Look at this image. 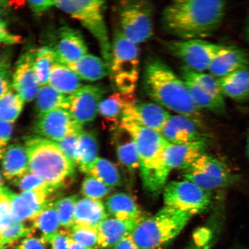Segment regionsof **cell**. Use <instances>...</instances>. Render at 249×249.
<instances>
[{"label": "cell", "instance_id": "cell-1", "mask_svg": "<svg viewBox=\"0 0 249 249\" xmlns=\"http://www.w3.org/2000/svg\"><path fill=\"white\" fill-rule=\"evenodd\" d=\"M227 6L221 0H176L163 9L161 26L178 39H204L222 25Z\"/></svg>", "mask_w": 249, "mask_h": 249}, {"label": "cell", "instance_id": "cell-2", "mask_svg": "<svg viewBox=\"0 0 249 249\" xmlns=\"http://www.w3.org/2000/svg\"><path fill=\"white\" fill-rule=\"evenodd\" d=\"M143 86L148 97L155 104L188 118L202 127L201 109L192 100L181 77L163 61L152 57L146 61Z\"/></svg>", "mask_w": 249, "mask_h": 249}, {"label": "cell", "instance_id": "cell-3", "mask_svg": "<svg viewBox=\"0 0 249 249\" xmlns=\"http://www.w3.org/2000/svg\"><path fill=\"white\" fill-rule=\"evenodd\" d=\"M119 128L135 143L145 191L152 196H158L166 186L170 173L164 160L165 149L170 142L160 133L132 122H121Z\"/></svg>", "mask_w": 249, "mask_h": 249}, {"label": "cell", "instance_id": "cell-4", "mask_svg": "<svg viewBox=\"0 0 249 249\" xmlns=\"http://www.w3.org/2000/svg\"><path fill=\"white\" fill-rule=\"evenodd\" d=\"M29 171L54 190L67 185L74 176L75 166L68 160L57 142L38 136L25 140Z\"/></svg>", "mask_w": 249, "mask_h": 249}, {"label": "cell", "instance_id": "cell-5", "mask_svg": "<svg viewBox=\"0 0 249 249\" xmlns=\"http://www.w3.org/2000/svg\"><path fill=\"white\" fill-rule=\"evenodd\" d=\"M192 217L164 207L155 215L144 218L130 236L139 249H163L179 235Z\"/></svg>", "mask_w": 249, "mask_h": 249}, {"label": "cell", "instance_id": "cell-6", "mask_svg": "<svg viewBox=\"0 0 249 249\" xmlns=\"http://www.w3.org/2000/svg\"><path fill=\"white\" fill-rule=\"evenodd\" d=\"M106 2L101 0H55V7L76 20L91 34L110 68L111 42L105 18Z\"/></svg>", "mask_w": 249, "mask_h": 249}, {"label": "cell", "instance_id": "cell-7", "mask_svg": "<svg viewBox=\"0 0 249 249\" xmlns=\"http://www.w3.org/2000/svg\"><path fill=\"white\" fill-rule=\"evenodd\" d=\"M138 45L127 39L120 29L114 33L111 42L110 73L118 92L133 93L140 74V54Z\"/></svg>", "mask_w": 249, "mask_h": 249}, {"label": "cell", "instance_id": "cell-8", "mask_svg": "<svg viewBox=\"0 0 249 249\" xmlns=\"http://www.w3.org/2000/svg\"><path fill=\"white\" fill-rule=\"evenodd\" d=\"M120 30L136 45L147 41L154 35V7L147 1H124L118 5Z\"/></svg>", "mask_w": 249, "mask_h": 249}, {"label": "cell", "instance_id": "cell-9", "mask_svg": "<svg viewBox=\"0 0 249 249\" xmlns=\"http://www.w3.org/2000/svg\"><path fill=\"white\" fill-rule=\"evenodd\" d=\"M165 207L191 214L194 217L205 213L213 203L212 193L189 180L171 181L163 189Z\"/></svg>", "mask_w": 249, "mask_h": 249}, {"label": "cell", "instance_id": "cell-10", "mask_svg": "<svg viewBox=\"0 0 249 249\" xmlns=\"http://www.w3.org/2000/svg\"><path fill=\"white\" fill-rule=\"evenodd\" d=\"M163 46L171 55L183 62L185 67L200 72L208 71L212 60L223 46L205 39L165 40Z\"/></svg>", "mask_w": 249, "mask_h": 249}, {"label": "cell", "instance_id": "cell-11", "mask_svg": "<svg viewBox=\"0 0 249 249\" xmlns=\"http://www.w3.org/2000/svg\"><path fill=\"white\" fill-rule=\"evenodd\" d=\"M34 129L38 136L58 142L82 131L83 127L74 120L69 110L60 108L38 114Z\"/></svg>", "mask_w": 249, "mask_h": 249}, {"label": "cell", "instance_id": "cell-12", "mask_svg": "<svg viewBox=\"0 0 249 249\" xmlns=\"http://www.w3.org/2000/svg\"><path fill=\"white\" fill-rule=\"evenodd\" d=\"M106 93L107 88L104 86L88 85L82 86L69 96L68 110L80 126L83 127L95 120Z\"/></svg>", "mask_w": 249, "mask_h": 249}, {"label": "cell", "instance_id": "cell-13", "mask_svg": "<svg viewBox=\"0 0 249 249\" xmlns=\"http://www.w3.org/2000/svg\"><path fill=\"white\" fill-rule=\"evenodd\" d=\"M170 116L166 108L154 102L138 101L124 110L121 122H132L160 133Z\"/></svg>", "mask_w": 249, "mask_h": 249}, {"label": "cell", "instance_id": "cell-14", "mask_svg": "<svg viewBox=\"0 0 249 249\" xmlns=\"http://www.w3.org/2000/svg\"><path fill=\"white\" fill-rule=\"evenodd\" d=\"M54 192L51 190L22 192L15 194L12 200L11 215L18 222L33 221L50 202Z\"/></svg>", "mask_w": 249, "mask_h": 249}, {"label": "cell", "instance_id": "cell-15", "mask_svg": "<svg viewBox=\"0 0 249 249\" xmlns=\"http://www.w3.org/2000/svg\"><path fill=\"white\" fill-rule=\"evenodd\" d=\"M201 127L188 118L178 114L171 115L160 133L171 144L207 141L208 136L202 131Z\"/></svg>", "mask_w": 249, "mask_h": 249}, {"label": "cell", "instance_id": "cell-16", "mask_svg": "<svg viewBox=\"0 0 249 249\" xmlns=\"http://www.w3.org/2000/svg\"><path fill=\"white\" fill-rule=\"evenodd\" d=\"M35 53L29 51L21 56L12 75V88L25 102L34 100L40 87L33 69Z\"/></svg>", "mask_w": 249, "mask_h": 249}, {"label": "cell", "instance_id": "cell-17", "mask_svg": "<svg viewBox=\"0 0 249 249\" xmlns=\"http://www.w3.org/2000/svg\"><path fill=\"white\" fill-rule=\"evenodd\" d=\"M53 49L58 62L64 65L74 63L89 54L82 33L68 26L61 28L57 45Z\"/></svg>", "mask_w": 249, "mask_h": 249}, {"label": "cell", "instance_id": "cell-18", "mask_svg": "<svg viewBox=\"0 0 249 249\" xmlns=\"http://www.w3.org/2000/svg\"><path fill=\"white\" fill-rule=\"evenodd\" d=\"M207 141H201L183 144H170L165 149V164L170 171L173 169L185 170L200 157L206 153Z\"/></svg>", "mask_w": 249, "mask_h": 249}, {"label": "cell", "instance_id": "cell-19", "mask_svg": "<svg viewBox=\"0 0 249 249\" xmlns=\"http://www.w3.org/2000/svg\"><path fill=\"white\" fill-rule=\"evenodd\" d=\"M248 67L249 58L245 52L236 47L223 45L212 60L208 71L219 79Z\"/></svg>", "mask_w": 249, "mask_h": 249}, {"label": "cell", "instance_id": "cell-20", "mask_svg": "<svg viewBox=\"0 0 249 249\" xmlns=\"http://www.w3.org/2000/svg\"><path fill=\"white\" fill-rule=\"evenodd\" d=\"M144 218L125 220L108 218L96 229L98 235V246L103 249L114 247L124 238L131 235L136 226Z\"/></svg>", "mask_w": 249, "mask_h": 249}, {"label": "cell", "instance_id": "cell-21", "mask_svg": "<svg viewBox=\"0 0 249 249\" xmlns=\"http://www.w3.org/2000/svg\"><path fill=\"white\" fill-rule=\"evenodd\" d=\"M1 160L2 175L9 180L14 181L29 171V158L24 145H8Z\"/></svg>", "mask_w": 249, "mask_h": 249}, {"label": "cell", "instance_id": "cell-22", "mask_svg": "<svg viewBox=\"0 0 249 249\" xmlns=\"http://www.w3.org/2000/svg\"><path fill=\"white\" fill-rule=\"evenodd\" d=\"M108 217V214L101 201L89 198L77 200L74 210V225L96 230Z\"/></svg>", "mask_w": 249, "mask_h": 249}, {"label": "cell", "instance_id": "cell-23", "mask_svg": "<svg viewBox=\"0 0 249 249\" xmlns=\"http://www.w3.org/2000/svg\"><path fill=\"white\" fill-rule=\"evenodd\" d=\"M223 96L236 101L249 99V67L234 71L217 79Z\"/></svg>", "mask_w": 249, "mask_h": 249}, {"label": "cell", "instance_id": "cell-24", "mask_svg": "<svg viewBox=\"0 0 249 249\" xmlns=\"http://www.w3.org/2000/svg\"><path fill=\"white\" fill-rule=\"evenodd\" d=\"M81 80L95 82L109 75L110 70L104 59L87 54L80 60L66 65Z\"/></svg>", "mask_w": 249, "mask_h": 249}, {"label": "cell", "instance_id": "cell-25", "mask_svg": "<svg viewBox=\"0 0 249 249\" xmlns=\"http://www.w3.org/2000/svg\"><path fill=\"white\" fill-rule=\"evenodd\" d=\"M138 99L135 93L114 92L103 99L99 105V113L110 123L121 122L123 112L135 104Z\"/></svg>", "mask_w": 249, "mask_h": 249}, {"label": "cell", "instance_id": "cell-26", "mask_svg": "<svg viewBox=\"0 0 249 249\" xmlns=\"http://www.w3.org/2000/svg\"><path fill=\"white\" fill-rule=\"evenodd\" d=\"M48 85L68 96L75 92L83 86L80 77L67 65L60 62L53 67Z\"/></svg>", "mask_w": 249, "mask_h": 249}, {"label": "cell", "instance_id": "cell-27", "mask_svg": "<svg viewBox=\"0 0 249 249\" xmlns=\"http://www.w3.org/2000/svg\"><path fill=\"white\" fill-rule=\"evenodd\" d=\"M181 76V75H180ZM195 105L200 109H205L218 115L226 113L225 100H220L189 77L181 76Z\"/></svg>", "mask_w": 249, "mask_h": 249}, {"label": "cell", "instance_id": "cell-28", "mask_svg": "<svg viewBox=\"0 0 249 249\" xmlns=\"http://www.w3.org/2000/svg\"><path fill=\"white\" fill-rule=\"evenodd\" d=\"M106 205L108 213L118 219L137 220L142 217L135 199L124 193L109 196Z\"/></svg>", "mask_w": 249, "mask_h": 249}, {"label": "cell", "instance_id": "cell-29", "mask_svg": "<svg viewBox=\"0 0 249 249\" xmlns=\"http://www.w3.org/2000/svg\"><path fill=\"white\" fill-rule=\"evenodd\" d=\"M99 147L94 133L82 130L80 132L77 147V166L81 172L88 174L98 158Z\"/></svg>", "mask_w": 249, "mask_h": 249}, {"label": "cell", "instance_id": "cell-30", "mask_svg": "<svg viewBox=\"0 0 249 249\" xmlns=\"http://www.w3.org/2000/svg\"><path fill=\"white\" fill-rule=\"evenodd\" d=\"M183 171L216 178H229L236 176L222 160L207 152L201 155L191 166Z\"/></svg>", "mask_w": 249, "mask_h": 249}, {"label": "cell", "instance_id": "cell-31", "mask_svg": "<svg viewBox=\"0 0 249 249\" xmlns=\"http://www.w3.org/2000/svg\"><path fill=\"white\" fill-rule=\"evenodd\" d=\"M32 233L31 227L27 226L24 222L14 220L12 215L6 217L0 224V249H8Z\"/></svg>", "mask_w": 249, "mask_h": 249}, {"label": "cell", "instance_id": "cell-32", "mask_svg": "<svg viewBox=\"0 0 249 249\" xmlns=\"http://www.w3.org/2000/svg\"><path fill=\"white\" fill-rule=\"evenodd\" d=\"M36 107L38 114L57 109L69 108V96L62 94L48 85L39 87L36 96Z\"/></svg>", "mask_w": 249, "mask_h": 249}, {"label": "cell", "instance_id": "cell-33", "mask_svg": "<svg viewBox=\"0 0 249 249\" xmlns=\"http://www.w3.org/2000/svg\"><path fill=\"white\" fill-rule=\"evenodd\" d=\"M31 229L33 233L38 231L41 234V240L45 243L48 239L58 231L60 220L56 209L55 201L50 202L35 219L33 221Z\"/></svg>", "mask_w": 249, "mask_h": 249}, {"label": "cell", "instance_id": "cell-34", "mask_svg": "<svg viewBox=\"0 0 249 249\" xmlns=\"http://www.w3.org/2000/svg\"><path fill=\"white\" fill-rule=\"evenodd\" d=\"M58 62L53 48L43 46L36 50L34 58L33 69L39 87L48 85L52 68Z\"/></svg>", "mask_w": 249, "mask_h": 249}, {"label": "cell", "instance_id": "cell-35", "mask_svg": "<svg viewBox=\"0 0 249 249\" xmlns=\"http://www.w3.org/2000/svg\"><path fill=\"white\" fill-rule=\"evenodd\" d=\"M109 188L119 186L121 178L116 164L104 158H98L88 173Z\"/></svg>", "mask_w": 249, "mask_h": 249}, {"label": "cell", "instance_id": "cell-36", "mask_svg": "<svg viewBox=\"0 0 249 249\" xmlns=\"http://www.w3.org/2000/svg\"><path fill=\"white\" fill-rule=\"evenodd\" d=\"M24 104L20 95L9 89L0 98V121L13 124L20 116Z\"/></svg>", "mask_w": 249, "mask_h": 249}, {"label": "cell", "instance_id": "cell-37", "mask_svg": "<svg viewBox=\"0 0 249 249\" xmlns=\"http://www.w3.org/2000/svg\"><path fill=\"white\" fill-rule=\"evenodd\" d=\"M219 227L212 220V223L199 227L195 230L191 241L184 249H213L216 242Z\"/></svg>", "mask_w": 249, "mask_h": 249}, {"label": "cell", "instance_id": "cell-38", "mask_svg": "<svg viewBox=\"0 0 249 249\" xmlns=\"http://www.w3.org/2000/svg\"><path fill=\"white\" fill-rule=\"evenodd\" d=\"M180 75L189 77L217 98L225 100L215 77L209 73L191 70L185 66L180 68Z\"/></svg>", "mask_w": 249, "mask_h": 249}, {"label": "cell", "instance_id": "cell-39", "mask_svg": "<svg viewBox=\"0 0 249 249\" xmlns=\"http://www.w3.org/2000/svg\"><path fill=\"white\" fill-rule=\"evenodd\" d=\"M117 155L119 161L130 173L139 169V157L135 142L130 138L129 141L118 144Z\"/></svg>", "mask_w": 249, "mask_h": 249}, {"label": "cell", "instance_id": "cell-40", "mask_svg": "<svg viewBox=\"0 0 249 249\" xmlns=\"http://www.w3.org/2000/svg\"><path fill=\"white\" fill-rule=\"evenodd\" d=\"M77 200V196L73 195L55 201L60 226L65 229H71L75 225L74 210Z\"/></svg>", "mask_w": 249, "mask_h": 249}, {"label": "cell", "instance_id": "cell-41", "mask_svg": "<svg viewBox=\"0 0 249 249\" xmlns=\"http://www.w3.org/2000/svg\"><path fill=\"white\" fill-rule=\"evenodd\" d=\"M71 229L70 237L77 244L91 249L98 245V235L96 229L79 225H74Z\"/></svg>", "mask_w": 249, "mask_h": 249}, {"label": "cell", "instance_id": "cell-42", "mask_svg": "<svg viewBox=\"0 0 249 249\" xmlns=\"http://www.w3.org/2000/svg\"><path fill=\"white\" fill-rule=\"evenodd\" d=\"M82 192L86 198L99 200L106 197L111 191L109 187L91 176H89L84 180L82 186Z\"/></svg>", "mask_w": 249, "mask_h": 249}, {"label": "cell", "instance_id": "cell-43", "mask_svg": "<svg viewBox=\"0 0 249 249\" xmlns=\"http://www.w3.org/2000/svg\"><path fill=\"white\" fill-rule=\"evenodd\" d=\"M14 184L23 192L39 191V190H54L46 184L38 176L28 171L20 178L13 181Z\"/></svg>", "mask_w": 249, "mask_h": 249}, {"label": "cell", "instance_id": "cell-44", "mask_svg": "<svg viewBox=\"0 0 249 249\" xmlns=\"http://www.w3.org/2000/svg\"><path fill=\"white\" fill-rule=\"evenodd\" d=\"M80 132L73 133L57 142L68 160L75 166L77 163V147Z\"/></svg>", "mask_w": 249, "mask_h": 249}, {"label": "cell", "instance_id": "cell-45", "mask_svg": "<svg viewBox=\"0 0 249 249\" xmlns=\"http://www.w3.org/2000/svg\"><path fill=\"white\" fill-rule=\"evenodd\" d=\"M15 194L7 187L0 188V219L11 216L12 200Z\"/></svg>", "mask_w": 249, "mask_h": 249}, {"label": "cell", "instance_id": "cell-46", "mask_svg": "<svg viewBox=\"0 0 249 249\" xmlns=\"http://www.w3.org/2000/svg\"><path fill=\"white\" fill-rule=\"evenodd\" d=\"M11 65L7 60H0V98L12 88Z\"/></svg>", "mask_w": 249, "mask_h": 249}, {"label": "cell", "instance_id": "cell-47", "mask_svg": "<svg viewBox=\"0 0 249 249\" xmlns=\"http://www.w3.org/2000/svg\"><path fill=\"white\" fill-rule=\"evenodd\" d=\"M70 241L69 233L58 231L50 237L45 244L51 245V249H69Z\"/></svg>", "mask_w": 249, "mask_h": 249}, {"label": "cell", "instance_id": "cell-48", "mask_svg": "<svg viewBox=\"0 0 249 249\" xmlns=\"http://www.w3.org/2000/svg\"><path fill=\"white\" fill-rule=\"evenodd\" d=\"M13 124L0 121V160L13 133Z\"/></svg>", "mask_w": 249, "mask_h": 249}, {"label": "cell", "instance_id": "cell-49", "mask_svg": "<svg viewBox=\"0 0 249 249\" xmlns=\"http://www.w3.org/2000/svg\"><path fill=\"white\" fill-rule=\"evenodd\" d=\"M21 41V37L11 33L8 30L5 21L0 20V44L14 45Z\"/></svg>", "mask_w": 249, "mask_h": 249}, {"label": "cell", "instance_id": "cell-50", "mask_svg": "<svg viewBox=\"0 0 249 249\" xmlns=\"http://www.w3.org/2000/svg\"><path fill=\"white\" fill-rule=\"evenodd\" d=\"M28 6L34 14L39 16L44 14L50 9L55 7V0H40L28 1Z\"/></svg>", "mask_w": 249, "mask_h": 249}, {"label": "cell", "instance_id": "cell-51", "mask_svg": "<svg viewBox=\"0 0 249 249\" xmlns=\"http://www.w3.org/2000/svg\"><path fill=\"white\" fill-rule=\"evenodd\" d=\"M12 249H45V244L41 239L29 236L21 239Z\"/></svg>", "mask_w": 249, "mask_h": 249}, {"label": "cell", "instance_id": "cell-52", "mask_svg": "<svg viewBox=\"0 0 249 249\" xmlns=\"http://www.w3.org/2000/svg\"><path fill=\"white\" fill-rule=\"evenodd\" d=\"M114 248V249H139L133 241L130 235L118 242Z\"/></svg>", "mask_w": 249, "mask_h": 249}, {"label": "cell", "instance_id": "cell-53", "mask_svg": "<svg viewBox=\"0 0 249 249\" xmlns=\"http://www.w3.org/2000/svg\"><path fill=\"white\" fill-rule=\"evenodd\" d=\"M11 2L0 0V20H3L9 13L13 4H11Z\"/></svg>", "mask_w": 249, "mask_h": 249}, {"label": "cell", "instance_id": "cell-54", "mask_svg": "<svg viewBox=\"0 0 249 249\" xmlns=\"http://www.w3.org/2000/svg\"><path fill=\"white\" fill-rule=\"evenodd\" d=\"M245 32L246 38L249 43V9L247 14V19H246Z\"/></svg>", "mask_w": 249, "mask_h": 249}, {"label": "cell", "instance_id": "cell-55", "mask_svg": "<svg viewBox=\"0 0 249 249\" xmlns=\"http://www.w3.org/2000/svg\"><path fill=\"white\" fill-rule=\"evenodd\" d=\"M69 249H91L83 247V246L77 244L75 242L71 240L70 238Z\"/></svg>", "mask_w": 249, "mask_h": 249}, {"label": "cell", "instance_id": "cell-56", "mask_svg": "<svg viewBox=\"0 0 249 249\" xmlns=\"http://www.w3.org/2000/svg\"><path fill=\"white\" fill-rule=\"evenodd\" d=\"M247 152L249 158V129H248L247 137Z\"/></svg>", "mask_w": 249, "mask_h": 249}, {"label": "cell", "instance_id": "cell-57", "mask_svg": "<svg viewBox=\"0 0 249 249\" xmlns=\"http://www.w3.org/2000/svg\"><path fill=\"white\" fill-rule=\"evenodd\" d=\"M3 175L2 173L0 171V188H2V187H4V179H3Z\"/></svg>", "mask_w": 249, "mask_h": 249}, {"label": "cell", "instance_id": "cell-58", "mask_svg": "<svg viewBox=\"0 0 249 249\" xmlns=\"http://www.w3.org/2000/svg\"><path fill=\"white\" fill-rule=\"evenodd\" d=\"M234 249H249V247H239L238 248H236Z\"/></svg>", "mask_w": 249, "mask_h": 249}, {"label": "cell", "instance_id": "cell-59", "mask_svg": "<svg viewBox=\"0 0 249 249\" xmlns=\"http://www.w3.org/2000/svg\"><path fill=\"white\" fill-rule=\"evenodd\" d=\"M0 224H1V219H0Z\"/></svg>", "mask_w": 249, "mask_h": 249}, {"label": "cell", "instance_id": "cell-60", "mask_svg": "<svg viewBox=\"0 0 249 249\" xmlns=\"http://www.w3.org/2000/svg\"><path fill=\"white\" fill-rule=\"evenodd\" d=\"M103 249V248H101V249Z\"/></svg>", "mask_w": 249, "mask_h": 249}]
</instances>
